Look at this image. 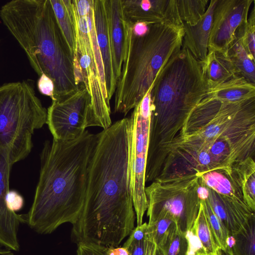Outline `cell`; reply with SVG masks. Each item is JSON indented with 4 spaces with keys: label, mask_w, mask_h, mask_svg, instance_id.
Masks as SVG:
<instances>
[{
    "label": "cell",
    "mask_w": 255,
    "mask_h": 255,
    "mask_svg": "<svg viewBox=\"0 0 255 255\" xmlns=\"http://www.w3.org/2000/svg\"><path fill=\"white\" fill-rule=\"evenodd\" d=\"M50 1L60 28L74 54L75 28L72 0H50Z\"/></svg>",
    "instance_id": "23"
},
{
    "label": "cell",
    "mask_w": 255,
    "mask_h": 255,
    "mask_svg": "<svg viewBox=\"0 0 255 255\" xmlns=\"http://www.w3.org/2000/svg\"><path fill=\"white\" fill-rule=\"evenodd\" d=\"M228 54L234 67L237 75L255 84V61L249 56L241 39L236 34V38L230 45Z\"/></svg>",
    "instance_id": "24"
},
{
    "label": "cell",
    "mask_w": 255,
    "mask_h": 255,
    "mask_svg": "<svg viewBox=\"0 0 255 255\" xmlns=\"http://www.w3.org/2000/svg\"></svg>",
    "instance_id": "41"
},
{
    "label": "cell",
    "mask_w": 255,
    "mask_h": 255,
    "mask_svg": "<svg viewBox=\"0 0 255 255\" xmlns=\"http://www.w3.org/2000/svg\"><path fill=\"white\" fill-rule=\"evenodd\" d=\"M121 5L123 19L128 23L183 24L179 16L177 0H121Z\"/></svg>",
    "instance_id": "13"
},
{
    "label": "cell",
    "mask_w": 255,
    "mask_h": 255,
    "mask_svg": "<svg viewBox=\"0 0 255 255\" xmlns=\"http://www.w3.org/2000/svg\"><path fill=\"white\" fill-rule=\"evenodd\" d=\"M5 202L8 210L14 213L21 210L24 203L23 197L14 190L8 191L6 196Z\"/></svg>",
    "instance_id": "35"
},
{
    "label": "cell",
    "mask_w": 255,
    "mask_h": 255,
    "mask_svg": "<svg viewBox=\"0 0 255 255\" xmlns=\"http://www.w3.org/2000/svg\"><path fill=\"white\" fill-rule=\"evenodd\" d=\"M209 2L208 0H177L181 21L190 26L196 24L205 13Z\"/></svg>",
    "instance_id": "27"
},
{
    "label": "cell",
    "mask_w": 255,
    "mask_h": 255,
    "mask_svg": "<svg viewBox=\"0 0 255 255\" xmlns=\"http://www.w3.org/2000/svg\"><path fill=\"white\" fill-rule=\"evenodd\" d=\"M176 230L173 221L168 218L161 219L150 225H147L146 235L156 245L157 255H163Z\"/></svg>",
    "instance_id": "25"
},
{
    "label": "cell",
    "mask_w": 255,
    "mask_h": 255,
    "mask_svg": "<svg viewBox=\"0 0 255 255\" xmlns=\"http://www.w3.org/2000/svg\"><path fill=\"white\" fill-rule=\"evenodd\" d=\"M206 255H234V254L232 250L227 247L226 250L218 248L214 254Z\"/></svg>",
    "instance_id": "39"
},
{
    "label": "cell",
    "mask_w": 255,
    "mask_h": 255,
    "mask_svg": "<svg viewBox=\"0 0 255 255\" xmlns=\"http://www.w3.org/2000/svg\"><path fill=\"white\" fill-rule=\"evenodd\" d=\"M201 201L218 247L226 250L227 248L226 241L229 236L227 230L214 212L208 199L201 200Z\"/></svg>",
    "instance_id": "30"
},
{
    "label": "cell",
    "mask_w": 255,
    "mask_h": 255,
    "mask_svg": "<svg viewBox=\"0 0 255 255\" xmlns=\"http://www.w3.org/2000/svg\"><path fill=\"white\" fill-rule=\"evenodd\" d=\"M153 84L128 118V178L136 215L137 226L143 223L148 207L145 192V172L152 114Z\"/></svg>",
    "instance_id": "10"
},
{
    "label": "cell",
    "mask_w": 255,
    "mask_h": 255,
    "mask_svg": "<svg viewBox=\"0 0 255 255\" xmlns=\"http://www.w3.org/2000/svg\"><path fill=\"white\" fill-rule=\"evenodd\" d=\"M207 91L202 64L188 49L181 48L162 68L153 83L149 161L157 159Z\"/></svg>",
    "instance_id": "5"
},
{
    "label": "cell",
    "mask_w": 255,
    "mask_h": 255,
    "mask_svg": "<svg viewBox=\"0 0 255 255\" xmlns=\"http://www.w3.org/2000/svg\"><path fill=\"white\" fill-rule=\"evenodd\" d=\"M124 22V57L114 94V112L126 116L144 97L171 57L181 49L185 31L183 24H149L147 32L137 37L132 33L130 23Z\"/></svg>",
    "instance_id": "6"
},
{
    "label": "cell",
    "mask_w": 255,
    "mask_h": 255,
    "mask_svg": "<svg viewBox=\"0 0 255 255\" xmlns=\"http://www.w3.org/2000/svg\"><path fill=\"white\" fill-rule=\"evenodd\" d=\"M77 255H120L117 247L110 248L96 244L78 243Z\"/></svg>",
    "instance_id": "31"
},
{
    "label": "cell",
    "mask_w": 255,
    "mask_h": 255,
    "mask_svg": "<svg viewBox=\"0 0 255 255\" xmlns=\"http://www.w3.org/2000/svg\"><path fill=\"white\" fill-rule=\"evenodd\" d=\"M0 255H14L13 252L0 245Z\"/></svg>",
    "instance_id": "40"
},
{
    "label": "cell",
    "mask_w": 255,
    "mask_h": 255,
    "mask_svg": "<svg viewBox=\"0 0 255 255\" xmlns=\"http://www.w3.org/2000/svg\"><path fill=\"white\" fill-rule=\"evenodd\" d=\"M254 0H218L213 13L208 50L228 53L240 26L246 22Z\"/></svg>",
    "instance_id": "12"
},
{
    "label": "cell",
    "mask_w": 255,
    "mask_h": 255,
    "mask_svg": "<svg viewBox=\"0 0 255 255\" xmlns=\"http://www.w3.org/2000/svg\"><path fill=\"white\" fill-rule=\"evenodd\" d=\"M255 98L221 102L207 96L190 113L182 128L161 149L186 147L207 151L219 168L232 167L255 154Z\"/></svg>",
    "instance_id": "3"
},
{
    "label": "cell",
    "mask_w": 255,
    "mask_h": 255,
    "mask_svg": "<svg viewBox=\"0 0 255 255\" xmlns=\"http://www.w3.org/2000/svg\"><path fill=\"white\" fill-rule=\"evenodd\" d=\"M232 175L239 186L246 204L255 211V162L248 157L231 167Z\"/></svg>",
    "instance_id": "22"
},
{
    "label": "cell",
    "mask_w": 255,
    "mask_h": 255,
    "mask_svg": "<svg viewBox=\"0 0 255 255\" xmlns=\"http://www.w3.org/2000/svg\"><path fill=\"white\" fill-rule=\"evenodd\" d=\"M74 57L82 71L91 100V127L106 129L112 124L110 101L107 92L103 61L98 45L95 24L83 21L75 27Z\"/></svg>",
    "instance_id": "9"
},
{
    "label": "cell",
    "mask_w": 255,
    "mask_h": 255,
    "mask_svg": "<svg viewBox=\"0 0 255 255\" xmlns=\"http://www.w3.org/2000/svg\"><path fill=\"white\" fill-rule=\"evenodd\" d=\"M90 161L82 211L72 225L77 242L116 248L134 229L128 182V118L98 133Z\"/></svg>",
    "instance_id": "1"
},
{
    "label": "cell",
    "mask_w": 255,
    "mask_h": 255,
    "mask_svg": "<svg viewBox=\"0 0 255 255\" xmlns=\"http://www.w3.org/2000/svg\"><path fill=\"white\" fill-rule=\"evenodd\" d=\"M193 225L206 255L214 254L218 247L201 201L198 214Z\"/></svg>",
    "instance_id": "28"
},
{
    "label": "cell",
    "mask_w": 255,
    "mask_h": 255,
    "mask_svg": "<svg viewBox=\"0 0 255 255\" xmlns=\"http://www.w3.org/2000/svg\"><path fill=\"white\" fill-rule=\"evenodd\" d=\"M91 100L85 85L74 93L52 101L47 109L46 124L54 139L69 140L80 136L88 127Z\"/></svg>",
    "instance_id": "11"
},
{
    "label": "cell",
    "mask_w": 255,
    "mask_h": 255,
    "mask_svg": "<svg viewBox=\"0 0 255 255\" xmlns=\"http://www.w3.org/2000/svg\"><path fill=\"white\" fill-rule=\"evenodd\" d=\"M187 243L186 255H206L203 245L198 237L194 225L184 234Z\"/></svg>",
    "instance_id": "33"
},
{
    "label": "cell",
    "mask_w": 255,
    "mask_h": 255,
    "mask_svg": "<svg viewBox=\"0 0 255 255\" xmlns=\"http://www.w3.org/2000/svg\"><path fill=\"white\" fill-rule=\"evenodd\" d=\"M208 90L213 89L237 75L228 54L208 50L205 62L202 64Z\"/></svg>",
    "instance_id": "19"
},
{
    "label": "cell",
    "mask_w": 255,
    "mask_h": 255,
    "mask_svg": "<svg viewBox=\"0 0 255 255\" xmlns=\"http://www.w3.org/2000/svg\"><path fill=\"white\" fill-rule=\"evenodd\" d=\"M187 243L184 234L177 230L166 246L163 255H186Z\"/></svg>",
    "instance_id": "32"
},
{
    "label": "cell",
    "mask_w": 255,
    "mask_h": 255,
    "mask_svg": "<svg viewBox=\"0 0 255 255\" xmlns=\"http://www.w3.org/2000/svg\"><path fill=\"white\" fill-rule=\"evenodd\" d=\"M207 96L224 103H238L255 98V86L243 77L235 75L208 90Z\"/></svg>",
    "instance_id": "20"
},
{
    "label": "cell",
    "mask_w": 255,
    "mask_h": 255,
    "mask_svg": "<svg viewBox=\"0 0 255 255\" xmlns=\"http://www.w3.org/2000/svg\"><path fill=\"white\" fill-rule=\"evenodd\" d=\"M217 0H209L205 13L195 25L190 26L183 23L185 32L182 48L188 49L202 64L205 62L208 54L214 10Z\"/></svg>",
    "instance_id": "16"
},
{
    "label": "cell",
    "mask_w": 255,
    "mask_h": 255,
    "mask_svg": "<svg viewBox=\"0 0 255 255\" xmlns=\"http://www.w3.org/2000/svg\"><path fill=\"white\" fill-rule=\"evenodd\" d=\"M37 87L39 92L45 96L49 97L52 101L54 99V84L53 81L44 74L39 77Z\"/></svg>",
    "instance_id": "34"
},
{
    "label": "cell",
    "mask_w": 255,
    "mask_h": 255,
    "mask_svg": "<svg viewBox=\"0 0 255 255\" xmlns=\"http://www.w3.org/2000/svg\"><path fill=\"white\" fill-rule=\"evenodd\" d=\"M98 134L86 130L69 140L45 141L32 204L24 223L36 233L50 234L65 224L74 225L83 208L89 164Z\"/></svg>",
    "instance_id": "2"
},
{
    "label": "cell",
    "mask_w": 255,
    "mask_h": 255,
    "mask_svg": "<svg viewBox=\"0 0 255 255\" xmlns=\"http://www.w3.org/2000/svg\"><path fill=\"white\" fill-rule=\"evenodd\" d=\"M255 3V2H254ZM246 23L239 27L236 35L240 37L246 52L255 61V4Z\"/></svg>",
    "instance_id": "29"
},
{
    "label": "cell",
    "mask_w": 255,
    "mask_h": 255,
    "mask_svg": "<svg viewBox=\"0 0 255 255\" xmlns=\"http://www.w3.org/2000/svg\"><path fill=\"white\" fill-rule=\"evenodd\" d=\"M233 236L235 244L231 249L234 255H255V216Z\"/></svg>",
    "instance_id": "26"
},
{
    "label": "cell",
    "mask_w": 255,
    "mask_h": 255,
    "mask_svg": "<svg viewBox=\"0 0 255 255\" xmlns=\"http://www.w3.org/2000/svg\"><path fill=\"white\" fill-rule=\"evenodd\" d=\"M198 175L202 183L216 193L244 200L242 192L232 175L231 167L209 170Z\"/></svg>",
    "instance_id": "21"
},
{
    "label": "cell",
    "mask_w": 255,
    "mask_h": 255,
    "mask_svg": "<svg viewBox=\"0 0 255 255\" xmlns=\"http://www.w3.org/2000/svg\"><path fill=\"white\" fill-rule=\"evenodd\" d=\"M93 10L96 37L103 61L107 92L110 101L115 94L117 81L113 68L105 0H94Z\"/></svg>",
    "instance_id": "18"
},
{
    "label": "cell",
    "mask_w": 255,
    "mask_h": 255,
    "mask_svg": "<svg viewBox=\"0 0 255 255\" xmlns=\"http://www.w3.org/2000/svg\"><path fill=\"white\" fill-rule=\"evenodd\" d=\"M145 244V238L140 241H126L122 247L128 251L129 255H144Z\"/></svg>",
    "instance_id": "36"
},
{
    "label": "cell",
    "mask_w": 255,
    "mask_h": 255,
    "mask_svg": "<svg viewBox=\"0 0 255 255\" xmlns=\"http://www.w3.org/2000/svg\"><path fill=\"white\" fill-rule=\"evenodd\" d=\"M199 176L192 174L172 178H157L145 187L148 225L163 218L173 221L182 234L190 230L197 217L201 200Z\"/></svg>",
    "instance_id": "8"
},
{
    "label": "cell",
    "mask_w": 255,
    "mask_h": 255,
    "mask_svg": "<svg viewBox=\"0 0 255 255\" xmlns=\"http://www.w3.org/2000/svg\"><path fill=\"white\" fill-rule=\"evenodd\" d=\"M144 255H157L155 243L146 235Z\"/></svg>",
    "instance_id": "38"
},
{
    "label": "cell",
    "mask_w": 255,
    "mask_h": 255,
    "mask_svg": "<svg viewBox=\"0 0 255 255\" xmlns=\"http://www.w3.org/2000/svg\"><path fill=\"white\" fill-rule=\"evenodd\" d=\"M208 190L207 199L229 236L236 234L255 216V212L243 200L219 194L209 188Z\"/></svg>",
    "instance_id": "15"
},
{
    "label": "cell",
    "mask_w": 255,
    "mask_h": 255,
    "mask_svg": "<svg viewBox=\"0 0 255 255\" xmlns=\"http://www.w3.org/2000/svg\"><path fill=\"white\" fill-rule=\"evenodd\" d=\"M0 18L40 76L54 84V99L78 89L72 52L57 21L50 0H12L0 9Z\"/></svg>",
    "instance_id": "4"
},
{
    "label": "cell",
    "mask_w": 255,
    "mask_h": 255,
    "mask_svg": "<svg viewBox=\"0 0 255 255\" xmlns=\"http://www.w3.org/2000/svg\"><path fill=\"white\" fill-rule=\"evenodd\" d=\"M12 165L5 154L0 150V245L12 251L18 252L19 227L24 223L23 215L7 208L5 198L9 189V175Z\"/></svg>",
    "instance_id": "14"
},
{
    "label": "cell",
    "mask_w": 255,
    "mask_h": 255,
    "mask_svg": "<svg viewBox=\"0 0 255 255\" xmlns=\"http://www.w3.org/2000/svg\"><path fill=\"white\" fill-rule=\"evenodd\" d=\"M32 82L0 86V150L12 165L29 155L34 131L47 123V110L36 96Z\"/></svg>",
    "instance_id": "7"
},
{
    "label": "cell",
    "mask_w": 255,
    "mask_h": 255,
    "mask_svg": "<svg viewBox=\"0 0 255 255\" xmlns=\"http://www.w3.org/2000/svg\"><path fill=\"white\" fill-rule=\"evenodd\" d=\"M113 68L118 81L121 73L125 45V25L121 0H104Z\"/></svg>",
    "instance_id": "17"
},
{
    "label": "cell",
    "mask_w": 255,
    "mask_h": 255,
    "mask_svg": "<svg viewBox=\"0 0 255 255\" xmlns=\"http://www.w3.org/2000/svg\"><path fill=\"white\" fill-rule=\"evenodd\" d=\"M130 25L132 33L134 36L137 37L145 35L149 29V24L144 22L130 23Z\"/></svg>",
    "instance_id": "37"
}]
</instances>
